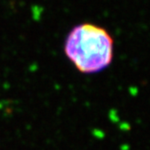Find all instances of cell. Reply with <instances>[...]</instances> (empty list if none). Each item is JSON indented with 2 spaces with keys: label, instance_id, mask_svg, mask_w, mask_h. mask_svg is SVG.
<instances>
[{
  "label": "cell",
  "instance_id": "obj_1",
  "mask_svg": "<svg viewBox=\"0 0 150 150\" xmlns=\"http://www.w3.org/2000/svg\"><path fill=\"white\" fill-rule=\"evenodd\" d=\"M63 51L80 72L93 74L110 66L113 59L114 41L105 28L83 23L69 32Z\"/></svg>",
  "mask_w": 150,
  "mask_h": 150
}]
</instances>
